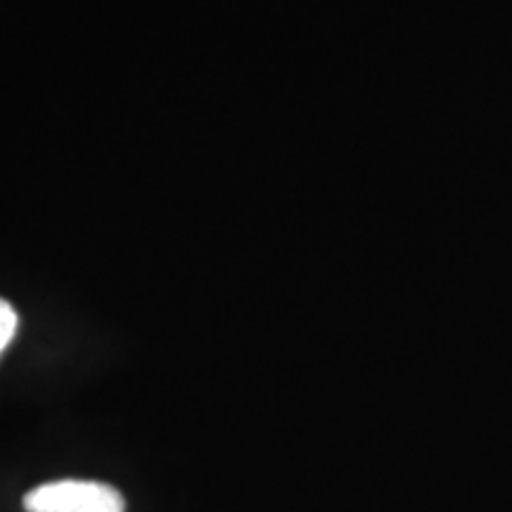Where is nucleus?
<instances>
[{"label": "nucleus", "instance_id": "f257e3e1", "mask_svg": "<svg viewBox=\"0 0 512 512\" xmlns=\"http://www.w3.org/2000/svg\"><path fill=\"white\" fill-rule=\"evenodd\" d=\"M27 512H126L117 489L93 479H57L24 496Z\"/></svg>", "mask_w": 512, "mask_h": 512}, {"label": "nucleus", "instance_id": "f03ea898", "mask_svg": "<svg viewBox=\"0 0 512 512\" xmlns=\"http://www.w3.org/2000/svg\"><path fill=\"white\" fill-rule=\"evenodd\" d=\"M17 332V313L8 302L0 299V354L8 349V344L12 342Z\"/></svg>", "mask_w": 512, "mask_h": 512}]
</instances>
